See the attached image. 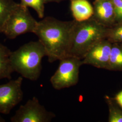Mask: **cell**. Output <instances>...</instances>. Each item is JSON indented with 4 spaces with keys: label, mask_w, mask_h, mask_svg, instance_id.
Instances as JSON below:
<instances>
[{
    "label": "cell",
    "mask_w": 122,
    "mask_h": 122,
    "mask_svg": "<svg viewBox=\"0 0 122 122\" xmlns=\"http://www.w3.org/2000/svg\"><path fill=\"white\" fill-rule=\"evenodd\" d=\"M76 21H64L46 17L38 21L34 34L44 46L49 62L70 56Z\"/></svg>",
    "instance_id": "1"
},
{
    "label": "cell",
    "mask_w": 122,
    "mask_h": 122,
    "mask_svg": "<svg viewBox=\"0 0 122 122\" xmlns=\"http://www.w3.org/2000/svg\"><path fill=\"white\" fill-rule=\"evenodd\" d=\"M45 56V49L39 41H30L11 52V65L14 72L23 78L35 81L40 76L42 61Z\"/></svg>",
    "instance_id": "2"
},
{
    "label": "cell",
    "mask_w": 122,
    "mask_h": 122,
    "mask_svg": "<svg viewBox=\"0 0 122 122\" xmlns=\"http://www.w3.org/2000/svg\"><path fill=\"white\" fill-rule=\"evenodd\" d=\"M107 29L93 17L81 22L76 21L73 33L70 56L82 59L93 46L106 39Z\"/></svg>",
    "instance_id": "3"
},
{
    "label": "cell",
    "mask_w": 122,
    "mask_h": 122,
    "mask_svg": "<svg viewBox=\"0 0 122 122\" xmlns=\"http://www.w3.org/2000/svg\"><path fill=\"white\" fill-rule=\"evenodd\" d=\"M38 22L32 16L28 7L20 4L8 18L1 33L10 39L28 33H34Z\"/></svg>",
    "instance_id": "4"
},
{
    "label": "cell",
    "mask_w": 122,
    "mask_h": 122,
    "mask_svg": "<svg viewBox=\"0 0 122 122\" xmlns=\"http://www.w3.org/2000/svg\"><path fill=\"white\" fill-rule=\"evenodd\" d=\"M82 65L81 59L67 57L60 60V63L50 81L54 89L60 90L76 85L79 81V69Z\"/></svg>",
    "instance_id": "5"
},
{
    "label": "cell",
    "mask_w": 122,
    "mask_h": 122,
    "mask_svg": "<svg viewBox=\"0 0 122 122\" xmlns=\"http://www.w3.org/2000/svg\"><path fill=\"white\" fill-rule=\"evenodd\" d=\"M55 117L54 113L48 111L37 97H33L20 105L10 120L11 122H50Z\"/></svg>",
    "instance_id": "6"
},
{
    "label": "cell",
    "mask_w": 122,
    "mask_h": 122,
    "mask_svg": "<svg viewBox=\"0 0 122 122\" xmlns=\"http://www.w3.org/2000/svg\"><path fill=\"white\" fill-rule=\"evenodd\" d=\"M22 76L0 85V113L8 114L23 100Z\"/></svg>",
    "instance_id": "7"
},
{
    "label": "cell",
    "mask_w": 122,
    "mask_h": 122,
    "mask_svg": "<svg viewBox=\"0 0 122 122\" xmlns=\"http://www.w3.org/2000/svg\"><path fill=\"white\" fill-rule=\"evenodd\" d=\"M112 43L107 39H102L93 46L81 59L82 65H92L108 70Z\"/></svg>",
    "instance_id": "8"
},
{
    "label": "cell",
    "mask_w": 122,
    "mask_h": 122,
    "mask_svg": "<svg viewBox=\"0 0 122 122\" xmlns=\"http://www.w3.org/2000/svg\"><path fill=\"white\" fill-rule=\"evenodd\" d=\"M92 17L107 27L116 23L115 15L111 0H95L93 3Z\"/></svg>",
    "instance_id": "9"
},
{
    "label": "cell",
    "mask_w": 122,
    "mask_h": 122,
    "mask_svg": "<svg viewBox=\"0 0 122 122\" xmlns=\"http://www.w3.org/2000/svg\"><path fill=\"white\" fill-rule=\"evenodd\" d=\"M71 10L74 20L81 22L90 19L93 15V6L87 0H70Z\"/></svg>",
    "instance_id": "10"
},
{
    "label": "cell",
    "mask_w": 122,
    "mask_h": 122,
    "mask_svg": "<svg viewBox=\"0 0 122 122\" xmlns=\"http://www.w3.org/2000/svg\"><path fill=\"white\" fill-rule=\"evenodd\" d=\"M12 51L0 43V80L3 79H11L14 72L10 62V55Z\"/></svg>",
    "instance_id": "11"
},
{
    "label": "cell",
    "mask_w": 122,
    "mask_h": 122,
    "mask_svg": "<svg viewBox=\"0 0 122 122\" xmlns=\"http://www.w3.org/2000/svg\"><path fill=\"white\" fill-rule=\"evenodd\" d=\"M108 70L122 71V45L112 44Z\"/></svg>",
    "instance_id": "12"
},
{
    "label": "cell",
    "mask_w": 122,
    "mask_h": 122,
    "mask_svg": "<svg viewBox=\"0 0 122 122\" xmlns=\"http://www.w3.org/2000/svg\"><path fill=\"white\" fill-rule=\"evenodd\" d=\"M19 5L14 0H0V33L10 14Z\"/></svg>",
    "instance_id": "13"
},
{
    "label": "cell",
    "mask_w": 122,
    "mask_h": 122,
    "mask_svg": "<svg viewBox=\"0 0 122 122\" xmlns=\"http://www.w3.org/2000/svg\"><path fill=\"white\" fill-rule=\"evenodd\" d=\"M105 100L109 108V122H122V109L116 102L114 98L105 96Z\"/></svg>",
    "instance_id": "14"
},
{
    "label": "cell",
    "mask_w": 122,
    "mask_h": 122,
    "mask_svg": "<svg viewBox=\"0 0 122 122\" xmlns=\"http://www.w3.org/2000/svg\"><path fill=\"white\" fill-rule=\"evenodd\" d=\"M106 39L111 43H122V22L116 23L108 27Z\"/></svg>",
    "instance_id": "15"
},
{
    "label": "cell",
    "mask_w": 122,
    "mask_h": 122,
    "mask_svg": "<svg viewBox=\"0 0 122 122\" xmlns=\"http://www.w3.org/2000/svg\"><path fill=\"white\" fill-rule=\"evenodd\" d=\"M20 4L23 6L33 8L37 13L39 18L44 17L46 0H20Z\"/></svg>",
    "instance_id": "16"
},
{
    "label": "cell",
    "mask_w": 122,
    "mask_h": 122,
    "mask_svg": "<svg viewBox=\"0 0 122 122\" xmlns=\"http://www.w3.org/2000/svg\"><path fill=\"white\" fill-rule=\"evenodd\" d=\"M115 15L116 23L122 22V0H111Z\"/></svg>",
    "instance_id": "17"
},
{
    "label": "cell",
    "mask_w": 122,
    "mask_h": 122,
    "mask_svg": "<svg viewBox=\"0 0 122 122\" xmlns=\"http://www.w3.org/2000/svg\"><path fill=\"white\" fill-rule=\"evenodd\" d=\"M114 99L122 109V91L118 93L115 96Z\"/></svg>",
    "instance_id": "18"
},
{
    "label": "cell",
    "mask_w": 122,
    "mask_h": 122,
    "mask_svg": "<svg viewBox=\"0 0 122 122\" xmlns=\"http://www.w3.org/2000/svg\"><path fill=\"white\" fill-rule=\"evenodd\" d=\"M62 0H46V3H48V2H59L61 1Z\"/></svg>",
    "instance_id": "19"
},
{
    "label": "cell",
    "mask_w": 122,
    "mask_h": 122,
    "mask_svg": "<svg viewBox=\"0 0 122 122\" xmlns=\"http://www.w3.org/2000/svg\"><path fill=\"white\" fill-rule=\"evenodd\" d=\"M5 122V120L4 118L2 117V116L1 115H0V122Z\"/></svg>",
    "instance_id": "20"
},
{
    "label": "cell",
    "mask_w": 122,
    "mask_h": 122,
    "mask_svg": "<svg viewBox=\"0 0 122 122\" xmlns=\"http://www.w3.org/2000/svg\"><path fill=\"white\" fill-rule=\"evenodd\" d=\"M121 44V45H122V44Z\"/></svg>",
    "instance_id": "21"
}]
</instances>
